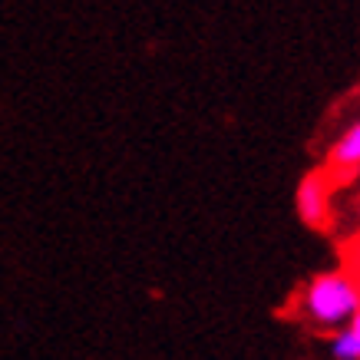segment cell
<instances>
[{
    "instance_id": "obj_1",
    "label": "cell",
    "mask_w": 360,
    "mask_h": 360,
    "mask_svg": "<svg viewBox=\"0 0 360 360\" xmlns=\"http://www.w3.org/2000/svg\"><path fill=\"white\" fill-rule=\"evenodd\" d=\"M301 307L321 330H340L360 311V284L344 271H324L304 288Z\"/></svg>"
},
{
    "instance_id": "obj_2",
    "label": "cell",
    "mask_w": 360,
    "mask_h": 360,
    "mask_svg": "<svg viewBox=\"0 0 360 360\" xmlns=\"http://www.w3.org/2000/svg\"><path fill=\"white\" fill-rule=\"evenodd\" d=\"M297 215L311 229H328L330 225V186L324 172H307L297 186Z\"/></svg>"
},
{
    "instance_id": "obj_3",
    "label": "cell",
    "mask_w": 360,
    "mask_h": 360,
    "mask_svg": "<svg viewBox=\"0 0 360 360\" xmlns=\"http://www.w3.org/2000/svg\"><path fill=\"white\" fill-rule=\"evenodd\" d=\"M330 165L334 169H360V122H354L338 142H334V149H330Z\"/></svg>"
},
{
    "instance_id": "obj_4",
    "label": "cell",
    "mask_w": 360,
    "mask_h": 360,
    "mask_svg": "<svg viewBox=\"0 0 360 360\" xmlns=\"http://www.w3.org/2000/svg\"><path fill=\"white\" fill-rule=\"evenodd\" d=\"M330 350L338 360H360V311L350 317L347 328H340L330 340Z\"/></svg>"
},
{
    "instance_id": "obj_5",
    "label": "cell",
    "mask_w": 360,
    "mask_h": 360,
    "mask_svg": "<svg viewBox=\"0 0 360 360\" xmlns=\"http://www.w3.org/2000/svg\"><path fill=\"white\" fill-rule=\"evenodd\" d=\"M357 215H360V205H357Z\"/></svg>"
}]
</instances>
